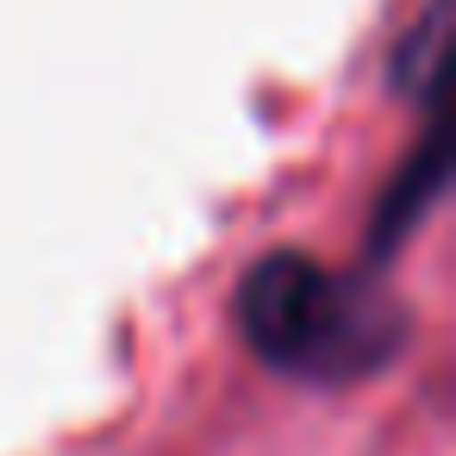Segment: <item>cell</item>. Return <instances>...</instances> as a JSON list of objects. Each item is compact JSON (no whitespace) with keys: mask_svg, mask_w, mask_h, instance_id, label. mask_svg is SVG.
<instances>
[{"mask_svg":"<svg viewBox=\"0 0 456 456\" xmlns=\"http://www.w3.org/2000/svg\"><path fill=\"white\" fill-rule=\"evenodd\" d=\"M238 331L244 344L300 381H356L375 375L406 325L387 300H375L356 275L325 269L300 250H275L238 281Z\"/></svg>","mask_w":456,"mask_h":456,"instance_id":"1","label":"cell"}]
</instances>
